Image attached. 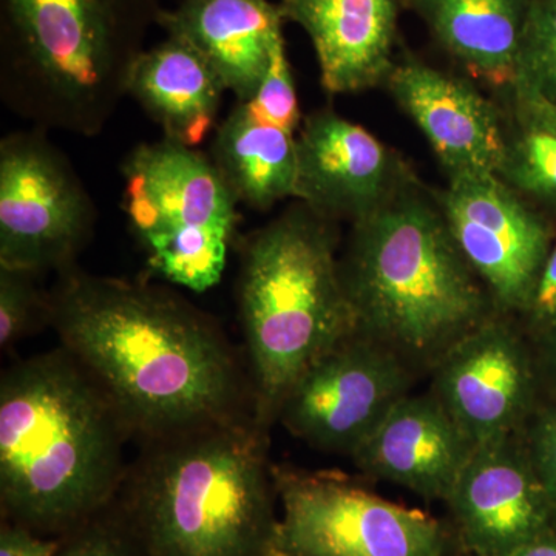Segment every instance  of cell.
<instances>
[{"label":"cell","mask_w":556,"mask_h":556,"mask_svg":"<svg viewBox=\"0 0 556 556\" xmlns=\"http://www.w3.org/2000/svg\"><path fill=\"white\" fill-rule=\"evenodd\" d=\"M49 294L60 346L101 388L131 438L150 444L257 424L243 358L217 321L177 292L73 266Z\"/></svg>","instance_id":"1"},{"label":"cell","mask_w":556,"mask_h":556,"mask_svg":"<svg viewBox=\"0 0 556 556\" xmlns=\"http://www.w3.org/2000/svg\"><path fill=\"white\" fill-rule=\"evenodd\" d=\"M130 438L61 346L16 362L0 379L3 514L40 535H67L115 503L129 473Z\"/></svg>","instance_id":"2"},{"label":"cell","mask_w":556,"mask_h":556,"mask_svg":"<svg viewBox=\"0 0 556 556\" xmlns=\"http://www.w3.org/2000/svg\"><path fill=\"white\" fill-rule=\"evenodd\" d=\"M255 422L144 444L119 495L141 556H277V489Z\"/></svg>","instance_id":"3"},{"label":"cell","mask_w":556,"mask_h":556,"mask_svg":"<svg viewBox=\"0 0 556 556\" xmlns=\"http://www.w3.org/2000/svg\"><path fill=\"white\" fill-rule=\"evenodd\" d=\"M342 262L356 332L409 367L433 369L457 340L493 316L489 292L441 211L399 192L353 223Z\"/></svg>","instance_id":"4"},{"label":"cell","mask_w":556,"mask_h":556,"mask_svg":"<svg viewBox=\"0 0 556 556\" xmlns=\"http://www.w3.org/2000/svg\"><path fill=\"white\" fill-rule=\"evenodd\" d=\"M0 98L42 130L97 137L127 97L159 0H0Z\"/></svg>","instance_id":"5"},{"label":"cell","mask_w":556,"mask_h":556,"mask_svg":"<svg viewBox=\"0 0 556 556\" xmlns=\"http://www.w3.org/2000/svg\"><path fill=\"white\" fill-rule=\"evenodd\" d=\"M237 300L254 416L268 430L295 380L356 332L332 219L299 201L252 232Z\"/></svg>","instance_id":"6"},{"label":"cell","mask_w":556,"mask_h":556,"mask_svg":"<svg viewBox=\"0 0 556 556\" xmlns=\"http://www.w3.org/2000/svg\"><path fill=\"white\" fill-rule=\"evenodd\" d=\"M123 206L153 276L204 292L222 280L239 200L211 156L163 138L123 164Z\"/></svg>","instance_id":"7"},{"label":"cell","mask_w":556,"mask_h":556,"mask_svg":"<svg viewBox=\"0 0 556 556\" xmlns=\"http://www.w3.org/2000/svg\"><path fill=\"white\" fill-rule=\"evenodd\" d=\"M277 556H445L437 519L391 503L340 475L274 467Z\"/></svg>","instance_id":"8"},{"label":"cell","mask_w":556,"mask_h":556,"mask_svg":"<svg viewBox=\"0 0 556 556\" xmlns=\"http://www.w3.org/2000/svg\"><path fill=\"white\" fill-rule=\"evenodd\" d=\"M46 131L0 141V266L38 276L76 266L97 225L89 190Z\"/></svg>","instance_id":"9"},{"label":"cell","mask_w":556,"mask_h":556,"mask_svg":"<svg viewBox=\"0 0 556 556\" xmlns=\"http://www.w3.org/2000/svg\"><path fill=\"white\" fill-rule=\"evenodd\" d=\"M413 378L396 353L354 332L295 380L277 420L313 448L351 456L409 394Z\"/></svg>","instance_id":"10"},{"label":"cell","mask_w":556,"mask_h":556,"mask_svg":"<svg viewBox=\"0 0 556 556\" xmlns=\"http://www.w3.org/2000/svg\"><path fill=\"white\" fill-rule=\"evenodd\" d=\"M441 212L456 247L504 313H527L556 236L497 175L450 177Z\"/></svg>","instance_id":"11"},{"label":"cell","mask_w":556,"mask_h":556,"mask_svg":"<svg viewBox=\"0 0 556 556\" xmlns=\"http://www.w3.org/2000/svg\"><path fill=\"white\" fill-rule=\"evenodd\" d=\"M300 109L280 40L254 94L237 100L215 129L211 159L240 204L268 211L298 190Z\"/></svg>","instance_id":"12"},{"label":"cell","mask_w":556,"mask_h":556,"mask_svg":"<svg viewBox=\"0 0 556 556\" xmlns=\"http://www.w3.org/2000/svg\"><path fill=\"white\" fill-rule=\"evenodd\" d=\"M445 503L470 555L511 556L556 529L529 450L515 437L477 445Z\"/></svg>","instance_id":"13"},{"label":"cell","mask_w":556,"mask_h":556,"mask_svg":"<svg viewBox=\"0 0 556 556\" xmlns=\"http://www.w3.org/2000/svg\"><path fill=\"white\" fill-rule=\"evenodd\" d=\"M431 393L475 447L515 437L532 401V368L515 329L492 316L450 348Z\"/></svg>","instance_id":"14"},{"label":"cell","mask_w":556,"mask_h":556,"mask_svg":"<svg viewBox=\"0 0 556 556\" xmlns=\"http://www.w3.org/2000/svg\"><path fill=\"white\" fill-rule=\"evenodd\" d=\"M298 161L295 199L329 219L357 222L402 192L393 153L364 127L329 109L305 119Z\"/></svg>","instance_id":"15"},{"label":"cell","mask_w":556,"mask_h":556,"mask_svg":"<svg viewBox=\"0 0 556 556\" xmlns=\"http://www.w3.org/2000/svg\"><path fill=\"white\" fill-rule=\"evenodd\" d=\"M387 83L450 177L503 174L507 137L493 105L473 87L416 61L396 65Z\"/></svg>","instance_id":"16"},{"label":"cell","mask_w":556,"mask_h":556,"mask_svg":"<svg viewBox=\"0 0 556 556\" xmlns=\"http://www.w3.org/2000/svg\"><path fill=\"white\" fill-rule=\"evenodd\" d=\"M475 445L433 393L407 394L354 450L362 473L447 500Z\"/></svg>","instance_id":"17"},{"label":"cell","mask_w":556,"mask_h":556,"mask_svg":"<svg viewBox=\"0 0 556 556\" xmlns=\"http://www.w3.org/2000/svg\"><path fill=\"white\" fill-rule=\"evenodd\" d=\"M278 9L309 36L329 93L367 90L394 68L396 0H281Z\"/></svg>","instance_id":"18"},{"label":"cell","mask_w":556,"mask_h":556,"mask_svg":"<svg viewBox=\"0 0 556 556\" xmlns=\"http://www.w3.org/2000/svg\"><path fill=\"white\" fill-rule=\"evenodd\" d=\"M280 9L268 0H181L161 11L167 36L186 40L206 58L237 100L255 93L280 40Z\"/></svg>","instance_id":"19"},{"label":"cell","mask_w":556,"mask_h":556,"mask_svg":"<svg viewBox=\"0 0 556 556\" xmlns=\"http://www.w3.org/2000/svg\"><path fill=\"white\" fill-rule=\"evenodd\" d=\"M225 91L217 70L175 36L142 51L127 83V97L160 127L163 138L193 149L217 129Z\"/></svg>","instance_id":"20"},{"label":"cell","mask_w":556,"mask_h":556,"mask_svg":"<svg viewBox=\"0 0 556 556\" xmlns=\"http://www.w3.org/2000/svg\"><path fill=\"white\" fill-rule=\"evenodd\" d=\"M415 2L442 46L475 78L511 89L530 0Z\"/></svg>","instance_id":"21"},{"label":"cell","mask_w":556,"mask_h":556,"mask_svg":"<svg viewBox=\"0 0 556 556\" xmlns=\"http://www.w3.org/2000/svg\"><path fill=\"white\" fill-rule=\"evenodd\" d=\"M517 129L507 138L503 175L510 188L556 215V105L511 90Z\"/></svg>","instance_id":"22"},{"label":"cell","mask_w":556,"mask_h":556,"mask_svg":"<svg viewBox=\"0 0 556 556\" xmlns=\"http://www.w3.org/2000/svg\"><path fill=\"white\" fill-rule=\"evenodd\" d=\"M511 90L556 105V0H530Z\"/></svg>","instance_id":"23"},{"label":"cell","mask_w":556,"mask_h":556,"mask_svg":"<svg viewBox=\"0 0 556 556\" xmlns=\"http://www.w3.org/2000/svg\"><path fill=\"white\" fill-rule=\"evenodd\" d=\"M38 274L0 266V346L9 350L42 324L50 325V294Z\"/></svg>","instance_id":"24"},{"label":"cell","mask_w":556,"mask_h":556,"mask_svg":"<svg viewBox=\"0 0 556 556\" xmlns=\"http://www.w3.org/2000/svg\"><path fill=\"white\" fill-rule=\"evenodd\" d=\"M58 556H141L121 517L102 511L62 536Z\"/></svg>","instance_id":"25"},{"label":"cell","mask_w":556,"mask_h":556,"mask_svg":"<svg viewBox=\"0 0 556 556\" xmlns=\"http://www.w3.org/2000/svg\"><path fill=\"white\" fill-rule=\"evenodd\" d=\"M529 453L546 490L556 521V409L538 417L530 438Z\"/></svg>","instance_id":"26"},{"label":"cell","mask_w":556,"mask_h":556,"mask_svg":"<svg viewBox=\"0 0 556 556\" xmlns=\"http://www.w3.org/2000/svg\"><path fill=\"white\" fill-rule=\"evenodd\" d=\"M62 536H43L17 522H7L0 530V556H58Z\"/></svg>","instance_id":"27"},{"label":"cell","mask_w":556,"mask_h":556,"mask_svg":"<svg viewBox=\"0 0 556 556\" xmlns=\"http://www.w3.org/2000/svg\"><path fill=\"white\" fill-rule=\"evenodd\" d=\"M527 314L540 327L551 329L556 324V236Z\"/></svg>","instance_id":"28"},{"label":"cell","mask_w":556,"mask_h":556,"mask_svg":"<svg viewBox=\"0 0 556 556\" xmlns=\"http://www.w3.org/2000/svg\"><path fill=\"white\" fill-rule=\"evenodd\" d=\"M511 556H556V529L526 544Z\"/></svg>","instance_id":"29"},{"label":"cell","mask_w":556,"mask_h":556,"mask_svg":"<svg viewBox=\"0 0 556 556\" xmlns=\"http://www.w3.org/2000/svg\"><path fill=\"white\" fill-rule=\"evenodd\" d=\"M548 332H551V334H552V342H554L555 350H556V324L554 325V327L548 329Z\"/></svg>","instance_id":"30"},{"label":"cell","mask_w":556,"mask_h":556,"mask_svg":"<svg viewBox=\"0 0 556 556\" xmlns=\"http://www.w3.org/2000/svg\"><path fill=\"white\" fill-rule=\"evenodd\" d=\"M466 556H477V555H470V554H467Z\"/></svg>","instance_id":"31"}]
</instances>
